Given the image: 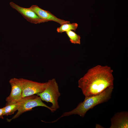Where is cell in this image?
Here are the masks:
<instances>
[{
	"mask_svg": "<svg viewBox=\"0 0 128 128\" xmlns=\"http://www.w3.org/2000/svg\"><path fill=\"white\" fill-rule=\"evenodd\" d=\"M11 86L10 95L6 99V105L16 102L22 98V90L19 78H14L9 81Z\"/></svg>",
	"mask_w": 128,
	"mask_h": 128,
	"instance_id": "obj_6",
	"label": "cell"
},
{
	"mask_svg": "<svg viewBox=\"0 0 128 128\" xmlns=\"http://www.w3.org/2000/svg\"><path fill=\"white\" fill-rule=\"evenodd\" d=\"M10 6L20 14L27 21L31 23L38 24L47 22V20L41 18L30 8L21 7L13 2L9 3Z\"/></svg>",
	"mask_w": 128,
	"mask_h": 128,
	"instance_id": "obj_7",
	"label": "cell"
},
{
	"mask_svg": "<svg viewBox=\"0 0 128 128\" xmlns=\"http://www.w3.org/2000/svg\"><path fill=\"white\" fill-rule=\"evenodd\" d=\"M40 97L37 95H34L30 96L29 98L19 108L16 114L11 119H7V121L10 122L12 120L18 117L23 113L32 110L33 108L36 107H44L49 109L52 112H55L50 107L43 103Z\"/></svg>",
	"mask_w": 128,
	"mask_h": 128,
	"instance_id": "obj_4",
	"label": "cell"
},
{
	"mask_svg": "<svg viewBox=\"0 0 128 128\" xmlns=\"http://www.w3.org/2000/svg\"><path fill=\"white\" fill-rule=\"evenodd\" d=\"M41 19L47 21H51L57 22L61 25L70 23V22L60 19L56 17L49 11L44 10L36 5H32L29 8Z\"/></svg>",
	"mask_w": 128,
	"mask_h": 128,
	"instance_id": "obj_8",
	"label": "cell"
},
{
	"mask_svg": "<svg viewBox=\"0 0 128 128\" xmlns=\"http://www.w3.org/2000/svg\"><path fill=\"white\" fill-rule=\"evenodd\" d=\"M110 128H128V112L122 111L117 112L111 119Z\"/></svg>",
	"mask_w": 128,
	"mask_h": 128,
	"instance_id": "obj_9",
	"label": "cell"
},
{
	"mask_svg": "<svg viewBox=\"0 0 128 128\" xmlns=\"http://www.w3.org/2000/svg\"><path fill=\"white\" fill-rule=\"evenodd\" d=\"M37 95L42 101L51 103L52 105L50 107L55 111L59 108L58 100L61 95L58 84L55 78L48 80L44 91Z\"/></svg>",
	"mask_w": 128,
	"mask_h": 128,
	"instance_id": "obj_3",
	"label": "cell"
},
{
	"mask_svg": "<svg viewBox=\"0 0 128 128\" xmlns=\"http://www.w3.org/2000/svg\"><path fill=\"white\" fill-rule=\"evenodd\" d=\"M114 88V85L111 86L99 94L92 96H85L83 101L80 103L75 108L70 111L64 112L55 121H57L63 117L73 114H77L84 117L89 110L97 105L106 102L110 99Z\"/></svg>",
	"mask_w": 128,
	"mask_h": 128,
	"instance_id": "obj_2",
	"label": "cell"
},
{
	"mask_svg": "<svg viewBox=\"0 0 128 128\" xmlns=\"http://www.w3.org/2000/svg\"><path fill=\"white\" fill-rule=\"evenodd\" d=\"M96 128H104L103 127L101 126L99 124H96Z\"/></svg>",
	"mask_w": 128,
	"mask_h": 128,
	"instance_id": "obj_14",
	"label": "cell"
},
{
	"mask_svg": "<svg viewBox=\"0 0 128 128\" xmlns=\"http://www.w3.org/2000/svg\"><path fill=\"white\" fill-rule=\"evenodd\" d=\"M19 79L22 90V98L42 92L46 85L47 82L40 83L23 78Z\"/></svg>",
	"mask_w": 128,
	"mask_h": 128,
	"instance_id": "obj_5",
	"label": "cell"
},
{
	"mask_svg": "<svg viewBox=\"0 0 128 128\" xmlns=\"http://www.w3.org/2000/svg\"><path fill=\"white\" fill-rule=\"evenodd\" d=\"M4 115V107L0 108V118L3 119Z\"/></svg>",
	"mask_w": 128,
	"mask_h": 128,
	"instance_id": "obj_13",
	"label": "cell"
},
{
	"mask_svg": "<svg viewBox=\"0 0 128 128\" xmlns=\"http://www.w3.org/2000/svg\"><path fill=\"white\" fill-rule=\"evenodd\" d=\"M70 42L74 44H80V37L74 32L70 30L66 32Z\"/></svg>",
	"mask_w": 128,
	"mask_h": 128,
	"instance_id": "obj_12",
	"label": "cell"
},
{
	"mask_svg": "<svg viewBox=\"0 0 128 128\" xmlns=\"http://www.w3.org/2000/svg\"><path fill=\"white\" fill-rule=\"evenodd\" d=\"M113 70L107 65H97L88 69L78 81V87L85 96L99 94L114 85Z\"/></svg>",
	"mask_w": 128,
	"mask_h": 128,
	"instance_id": "obj_1",
	"label": "cell"
},
{
	"mask_svg": "<svg viewBox=\"0 0 128 128\" xmlns=\"http://www.w3.org/2000/svg\"><path fill=\"white\" fill-rule=\"evenodd\" d=\"M30 96L22 98L18 101L6 105L4 108V115L8 116L13 114L30 97Z\"/></svg>",
	"mask_w": 128,
	"mask_h": 128,
	"instance_id": "obj_10",
	"label": "cell"
},
{
	"mask_svg": "<svg viewBox=\"0 0 128 128\" xmlns=\"http://www.w3.org/2000/svg\"><path fill=\"white\" fill-rule=\"evenodd\" d=\"M78 26V24L76 23L64 24L61 25L60 27H58L57 29V31L58 32L60 33L72 30L75 31Z\"/></svg>",
	"mask_w": 128,
	"mask_h": 128,
	"instance_id": "obj_11",
	"label": "cell"
}]
</instances>
